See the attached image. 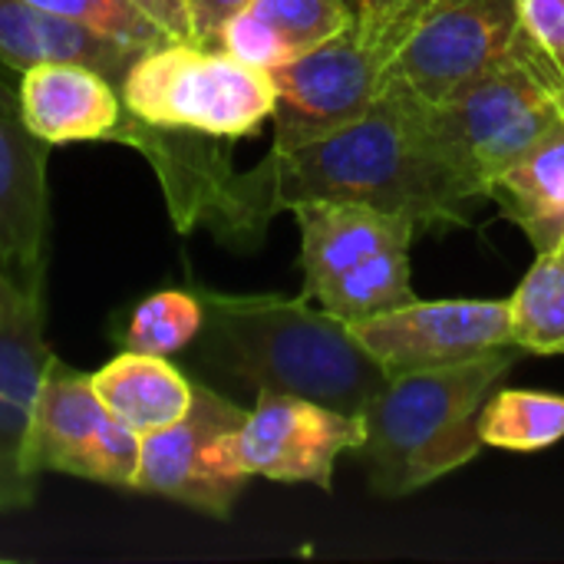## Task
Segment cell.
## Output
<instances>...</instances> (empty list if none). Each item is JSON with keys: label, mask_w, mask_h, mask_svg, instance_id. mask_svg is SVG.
<instances>
[{"label": "cell", "mask_w": 564, "mask_h": 564, "mask_svg": "<svg viewBox=\"0 0 564 564\" xmlns=\"http://www.w3.org/2000/svg\"><path fill=\"white\" fill-rule=\"evenodd\" d=\"M482 198L433 145L420 99L387 86L380 102L357 122L278 152L221 182L205 218L225 245L251 248L278 212L301 202H364L400 215L416 231L469 225V205Z\"/></svg>", "instance_id": "obj_1"}, {"label": "cell", "mask_w": 564, "mask_h": 564, "mask_svg": "<svg viewBox=\"0 0 564 564\" xmlns=\"http://www.w3.org/2000/svg\"><path fill=\"white\" fill-rule=\"evenodd\" d=\"M202 357L258 393L307 397L364 413L387 387V370L364 350L350 324L314 311L307 297L202 291Z\"/></svg>", "instance_id": "obj_2"}, {"label": "cell", "mask_w": 564, "mask_h": 564, "mask_svg": "<svg viewBox=\"0 0 564 564\" xmlns=\"http://www.w3.org/2000/svg\"><path fill=\"white\" fill-rule=\"evenodd\" d=\"M516 357L509 347H496L463 364L390 377L364 410L367 443L357 449L373 492L400 499L473 463L486 446L482 406Z\"/></svg>", "instance_id": "obj_3"}, {"label": "cell", "mask_w": 564, "mask_h": 564, "mask_svg": "<svg viewBox=\"0 0 564 564\" xmlns=\"http://www.w3.org/2000/svg\"><path fill=\"white\" fill-rule=\"evenodd\" d=\"M413 23L416 17L406 13L354 10V20L340 33L271 69L278 89L271 149L307 145L367 116L387 93L390 63Z\"/></svg>", "instance_id": "obj_4"}, {"label": "cell", "mask_w": 564, "mask_h": 564, "mask_svg": "<svg viewBox=\"0 0 564 564\" xmlns=\"http://www.w3.org/2000/svg\"><path fill=\"white\" fill-rule=\"evenodd\" d=\"M126 112L152 122L238 139L274 112V79L225 50L172 40L145 50L122 86Z\"/></svg>", "instance_id": "obj_5"}, {"label": "cell", "mask_w": 564, "mask_h": 564, "mask_svg": "<svg viewBox=\"0 0 564 564\" xmlns=\"http://www.w3.org/2000/svg\"><path fill=\"white\" fill-rule=\"evenodd\" d=\"M420 112L440 155L479 195L564 116L555 89L519 53L443 102L420 99Z\"/></svg>", "instance_id": "obj_6"}, {"label": "cell", "mask_w": 564, "mask_h": 564, "mask_svg": "<svg viewBox=\"0 0 564 564\" xmlns=\"http://www.w3.org/2000/svg\"><path fill=\"white\" fill-rule=\"evenodd\" d=\"M519 0H433L397 50L387 86L443 102L516 56Z\"/></svg>", "instance_id": "obj_7"}, {"label": "cell", "mask_w": 564, "mask_h": 564, "mask_svg": "<svg viewBox=\"0 0 564 564\" xmlns=\"http://www.w3.org/2000/svg\"><path fill=\"white\" fill-rule=\"evenodd\" d=\"M248 410L212 387H195L192 410L178 423L142 436V459L132 489L228 519L235 499L251 479L238 466L235 453V436Z\"/></svg>", "instance_id": "obj_8"}, {"label": "cell", "mask_w": 564, "mask_h": 564, "mask_svg": "<svg viewBox=\"0 0 564 564\" xmlns=\"http://www.w3.org/2000/svg\"><path fill=\"white\" fill-rule=\"evenodd\" d=\"M364 443V413H344L291 393H258L254 410H248L235 436V453L248 476L311 482L327 492L337 459L357 453Z\"/></svg>", "instance_id": "obj_9"}, {"label": "cell", "mask_w": 564, "mask_h": 564, "mask_svg": "<svg viewBox=\"0 0 564 564\" xmlns=\"http://www.w3.org/2000/svg\"><path fill=\"white\" fill-rule=\"evenodd\" d=\"M43 340V284H20L0 268V512L33 506V406L50 364Z\"/></svg>", "instance_id": "obj_10"}, {"label": "cell", "mask_w": 564, "mask_h": 564, "mask_svg": "<svg viewBox=\"0 0 564 564\" xmlns=\"http://www.w3.org/2000/svg\"><path fill=\"white\" fill-rule=\"evenodd\" d=\"M387 377L433 370L512 344L509 301H410L350 324Z\"/></svg>", "instance_id": "obj_11"}, {"label": "cell", "mask_w": 564, "mask_h": 564, "mask_svg": "<svg viewBox=\"0 0 564 564\" xmlns=\"http://www.w3.org/2000/svg\"><path fill=\"white\" fill-rule=\"evenodd\" d=\"M0 66V268L20 284H43L46 271V155L43 142L23 119L20 89Z\"/></svg>", "instance_id": "obj_12"}, {"label": "cell", "mask_w": 564, "mask_h": 564, "mask_svg": "<svg viewBox=\"0 0 564 564\" xmlns=\"http://www.w3.org/2000/svg\"><path fill=\"white\" fill-rule=\"evenodd\" d=\"M301 228L304 297L317 301L360 261L410 245L416 225L364 202H301L291 208Z\"/></svg>", "instance_id": "obj_13"}, {"label": "cell", "mask_w": 564, "mask_h": 564, "mask_svg": "<svg viewBox=\"0 0 564 564\" xmlns=\"http://www.w3.org/2000/svg\"><path fill=\"white\" fill-rule=\"evenodd\" d=\"M26 126L50 145L109 139L122 119L116 86L83 63H36L20 73Z\"/></svg>", "instance_id": "obj_14"}, {"label": "cell", "mask_w": 564, "mask_h": 564, "mask_svg": "<svg viewBox=\"0 0 564 564\" xmlns=\"http://www.w3.org/2000/svg\"><path fill=\"white\" fill-rule=\"evenodd\" d=\"M142 53L145 50L30 0H0V63L10 69L23 73L36 63H83L99 69L119 89Z\"/></svg>", "instance_id": "obj_15"}, {"label": "cell", "mask_w": 564, "mask_h": 564, "mask_svg": "<svg viewBox=\"0 0 564 564\" xmlns=\"http://www.w3.org/2000/svg\"><path fill=\"white\" fill-rule=\"evenodd\" d=\"M109 410L99 400L93 377L50 357L36 406H33V463L40 473H69L86 479V466L96 440L109 423Z\"/></svg>", "instance_id": "obj_16"}, {"label": "cell", "mask_w": 564, "mask_h": 564, "mask_svg": "<svg viewBox=\"0 0 564 564\" xmlns=\"http://www.w3.org/2000/svg\"><path fill=\"white\" fill-rule=\"evenodd\" d=\"M486 198H492L502 215L525 231L535 251L564 245V116L489 182Z\"/></svg>", "instance_id": "obj_17"}, {"label": "cell", "mask_w": 564, "mask_h": 564, "mask_svg": "<svg viewBox=\"0 0 564 564\" xmlns=\"http://www.w3.org/2000/svg\"><path fill=\"white\" fill-rule=\"evenodd\" d=\"M93 387L106 410L142 436L178 423L195 397V387L165 357L139 350H126L96 370Z\"/></svg>", "instance_id": "obj_18"}, {"label": "cell", "mask_w": 564, "mask_h": 564, "mask_svg": "<svg viewBox=\"0 0 564 564\" xmlns=\"http://www.w3.org/2000/svg\"><path fill=\"white\" fill-rule=\"evenodd\" d=\"M512 304V344L519 350L555 357L564 354V245L539 251Z\"/></svg>", "instance_id": "obj_19"}, {"label": "cell", "mask_w": 564, "mask_h": 564, "mask_svg": "<svg viewBox=\"0 0 564 564\" xmlns=\"http://www.w3.org/2000/svg\"><path fill=\"white\" fill-rule=\"evenodd\" d=\"M317 301L344 324H357L373 314L416 301L410 281V245H397L360 261L337 284H330Z\"/></svg>", "instance_id": "obj_20"}, {"label": "cell", "mask_w": 564, "mask_h": 564, "mask_svg": "<svg viewBox=\"0 0 564 564\" xmlns=\"http://www.w3.org/2000/svg\"><path fill=\"white\" fill-rule=\"evenodd\" d=\"M479 433L486 446L539 453L564 440V393L502 390L486 400Z\"/></svg>", "instance_id": "obj_21"}, {"label": "cell", "mask_w": 564, "mask_h": 564, "mask_svg": "<svg viewBox=\"0 0 564 564\" xmlns=\"http://www.w3.org/2000/svg\"><path fill=\"white\" fill-rule=\"evenodd\" d=\"M245 7L268 30L284 63L321 46L354 20L350 0H251Z\"/></svg>", "instance_id": "obj_22"}, {"label": "cell", "mask_w": 564, "mask_h": 564, "mask_svg": "<svg viewBox=\"0 0 564 564\" xmlns=\"http://www.w3.org/2000/svg\"><path fill=\"white\" fill-rule=\"evenodd\" d=\"M205 324L202 297L192 291H159L149 294L132 314L126 330L119 334L126 350L139 354H159L169 357L182 347H188Z\"/></svg>", "instance_id": "obj_23"}, {"label": "cell", "mask_w": 564, "mask_h": 564, "mask_svg": "<svg viewBox=\"0 0 564 564\" xmlns=\"http://www.w3.org/2000/svg\"><path fill=\"white\" fill-rule=\"evenodd\" d=\"M43 10H53L59 17H69L76 23H86L99 33H109L129 46L152 50L172 43V36L132 0H30Z\"/></svg>", "instance_id": "obj_24"}, {"label": "cell", "mask_w": 564, "mask_h": 564, "mask_svg": "<svg viewBox=\"0 0 564 564\" xmlns=\"http://www.w3.org/2000/svg\"><path fill=\"white\" fill-rule=\"evenodd\" d=\"M516 53L539 69L564 109V0H519Z\"/></svg>", "instance_id": "obj_25"}, {"label": "cell", "mask_w": 564, "mask_h": 564, "mask_svg": "<svg viewBox=\"0 0 564 564\" xmlns=\"http://www.w3.org/2000/svg\"><path fill=\"white\" fill-rule=\"evenodd\" d=\"M245 3H251V0H195L192 3V33H195V43L212 50L221 23L231 13H238Z\"/></svg>", "instance_id": "obj_26"}, {"label": "cell", "mask_w": 564, "mask_h": 564, "mask_svg": "<svg viewBox=\"0 0 564 564\" xmlns=\"http://www.w3.org/2000/svg\"><path fill=\"white\" fill-rule=\"evenodd\" d=\"M139 10H145L172 40H182V43H195V33H192V7L188 0H132Z\"/></svg>", "instance_id": "obj_27"}, {"label": "cell", "mask_w": 564, "mask_h": 564, "mask_svg": "<svg viewBox=\"0 0 564 564\" xmlns=\"http://www.w3.org/2000/svg\"><path fill=\"white\" fill-rule=\"evenodd\" d=\"M354 10L364 13H406V17H420L426 3L433 0H350Z\"/></svg>", "instance_id": "obj_28"}, {"label": "cell", "mask_w": 564, "mask_h": 564, "mask_svg": "<svg viewBox=\"0 0 564 564\" xmlns=\"http://www.w3.org/2000/svg\"><path fill=\"white\" fill-rule=\"evenodd\" d=\"M192 3H195V0H188V7H192Z\"/></svg>", "instance_id": "obj_29"}]
</instances>
